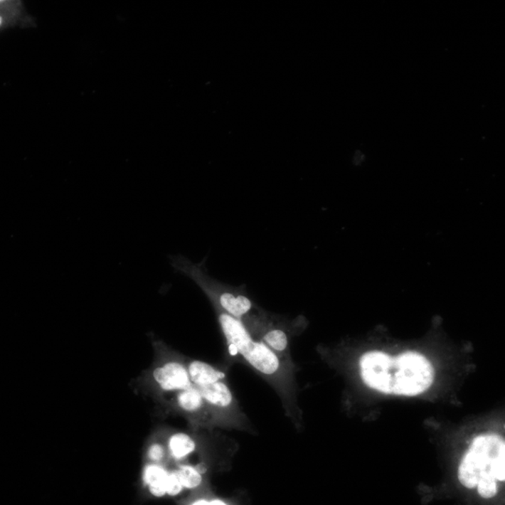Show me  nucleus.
I'll use <instances>...</instances> for the list:
<instances>
[{
    "label": "nucleus",
    "mask_w": 505,
    "mask_h": 505,
    "mask_svg": "<svg viewBox=\"0 0 505 505\" xmlns=\"http://www.w3.org/2000/svg\"><path fill=\"white\" fill-rule=\"evenodd\" d=\"M153 378L161 390L165 392H180L191 388L187 365L176 359L162 362L153 371Z\"/></svg>",
    "instance_id": "nucleus-3"
},
{
    "label": "nucleus",
    "mask_w": 505,
    "mask_h": 505,
    "mask_svg": "<svg viewBox=\"0 0 505 505\" xmlns=\"http://www.w3.org/2000/svg\"><path fill=\"white\" fill-rule=\"evenodd\" d=\"M459 479L463 486L468 489H474L479 483V474L470 466L460 463L459 468Z\"/></svg>",
    "instance_id": "nucleus-12"
},
{
    "label": "nucleus",
    "mask_w": 505,
    "mask_h": 505,
    "mask_svg": "<svg viewBox=\"0 0 505 505\" xmlns=\"http://www.w3.org/2000/svg\"><path fill=\"white\" fill-rule=\"evenodd\" d=\"M477 488L478 493H479L481 497L485 499L493 498L497 493L496 479L488 472L484 471L481 472Z\"/></svg>",
    "instance_id": "nucleus-11"
},
{
    "label": "nucleus",
    "mask_w": 505,
    "mask_h": 505,
    "mask_svg": "<svg viewBox=\"0 0 505 505\" xmlns=\"http://www.w3.org/2000/svg\"><path fill=\"white\" fill-rule=\"evenodd\" d=\"M213 307L230 351L243 356L250 366L261 373L272 376L278 373L281 361L277 354L270 349L262 341L254 340L242 321L234 319L216 306Z\"/></svg>",
    "instance_id": "nucleus-2"
},
{
    "label": "nucleus",
    "mask_w": 505,
    "mask_h": 505,
    "mask_svg": "<svg viewBox=\"0 0 505 505\" xmlns=\"http://www.w3.org/2000/svg\"><path fill=\"white\" fill-rule=\"evenodd\" d=\"M190 379L195 387L201 388L222 381L224 373L209 363L201 361H191L187 364Z\"/></svg>",
    "instance_id": "nucleus-5"
},
{
    "label": "nucleus",
    "mask_w": 505,
    "mask_h": 505,
    "mask_svg": "<svg viewBox=\"0 0 505 505\" xmlns=\"http://www.w3.org/2000/svg\"><path fill=\"white\" fill-rule=\"evenodd\" d=\"M192 505H225L224 503H222V501H197V503H195L194 504Z\"/></svg>",
    "instance_id": "nucleus-15"
},
{
    "label": "nucleus",
    "mask_w": 505,
    "mask_h": 505,
    "mask_svg": "<svg viewBox=\"0 0 505 505\" xmlns=\"http://www.w3.org/2000/svg\"><path fill=\"white\" fill-rule=\"evenodd\" d=\"M262 341L278 356L279 354L287 351L288 344H289L287 332L284 329L276 328L267 331L262 336Z\"/></svg>",
    "instance_id": "nucleus-9"
},
{
    "label": "nucleus",
    "mask_w": 505,
    "mask_h": 505,
    "mask_svg": "<svg viewBox=\"0 0 505 505\" xmlns=\"http://www.w3.org/2000/svg\"><path fill=\"white\" fill-rule=\"evenodd\" d=\"M176 403L184 411L193 413L200 411L204 405L205 400L200 389L192 386L191 388L178 392Z\"/></svg>",
    "instance_id": "nucleus-8"
},
{
    "label": "nucleus",
    "mask_w": 505,
    "mask_h": 505,
    "mask_svg": "<svg viewBox=\"0 0 505 505\" xmlns=\"http://www.w3.org/2000/svg\"><path fill=\"white\" fill-rule=\"evenodd\" d=\"M166 457V450L164 445L159 442H154L147 450V459L150 462L160 463L164 460Z\"/></svg>",
    "instance_id": "nucleus-13"
},
{
    "label": "nucleus",
    "mask_w": 505,
    "mask_h": 505,
    "mask_svg": "<svg viewBox=\"0 0 505 505\" xmlns=\"http://www.w3.org/2000/svg\"><path fill=\"white\" fill-rule=\"evenodd\" d=\"M198 388L200 389L205 403H209L211 405L218 407V408H225L233 403V393L223 381Z\"/></svg>",
    "instance_id": "nucleus-6"
},
{
    "label": "nucleus",
    "mask_w": 505,
    "mask_h": 505,
    "mask_svg": "<svg viewBox=\"0 0 505 505\" xmlns=\"http://www.w3.org/2000/svg\"><path fill=\"white\" fill-rule=\"evenodd\" d=\"M169 472L160 463L150 462L144 466L142 480L154 497L161 498L167 494Z\"/></svg>",
    "instance_id": "nucleus-4"
},
{
    "label": "nucleus",
    "mask_w": 505,
    "mask_h": 505,
    "mask_svg": "<svg viewBox=\"0 0 505 505\" xmlns=\"http://www.w3.org/2000/svg\"><path fill=\"white\" fill-rule=\"evenodd\" d=\"M197 445L191 436L184 432L172 435L168 440V450L172 459L181 462L195 452Z\"/></svg>",
    "instance_id": "nucleus-7"
},
{
    "label": "nucleus",
    "mask_w": 505,
    "mask_h": 505,
    "mask_svg": "<svg viewBox=\"0 0 505 505\" xmlns=\"http://www.w3.org/2000/svg\"><path fill=\"white\" fill-rule=\"evenodd\" d=\"M362 380L384 394L417 396L432 385L435 370L424 356L406 352L391 356L384 352L365 353L359 359Z\"/></svg>",
    "instance_id": "nucleus-1"
},
{
    "label": "nucleus",
    "mask_w": 505,
    "mask_h": 505,
    "mask_svg": "<svg viewBox=\"0 0 505 505\" xmlns=\"http://www.w3.org/2000/svg\"><path fill=\"white\" fill-rule=\"evenodd\" d=\"M178 477L182 483L184 489H196L201 485L202 477L198 469L190 465H181L177 470Z\"/></svg>",
    "instance_id": "nucleus-10"
},
{
    "label": "nucleus",
    "mask_w": 505,
    "mask_h": 505,
    "mask_svg": "<svg viewBox=\"0 0 505 505\" xmlns=\"http://www.w3.org/2000/svg\"><path fill=\"white\" fill-rule=\"evenodd\" d=\"M184 487L182 483H181L179 477H178L176 471L169 472L167 494L169 496H176L182 491Z\"/></svg>",
    "instance_id": "nucleus-14"
}]
</instances>
